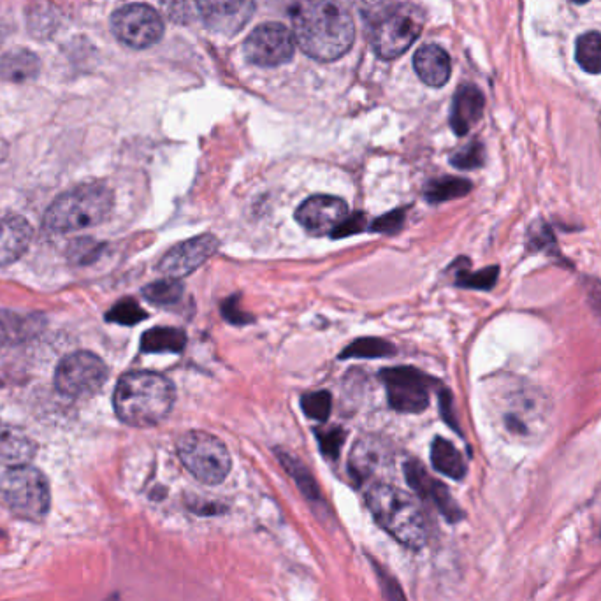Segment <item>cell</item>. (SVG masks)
I'll return each instance as SVG.
<instances>
[{
  "mask_svg": "<svg viewBox=\"0 0 601 601\" xmlns=\"http://www.w3.org/2000/svg\"><path fill=\"white\" fill-rule=\"evenodd\" d=\"M290 23L299 48L319 62L343 57L354 44V20L336 0H296Z\"/></svg>",
  "mask_w": 601,
  "mask_h": 601,
  "instance_id": "cell-1",
  "label": "cell"
},
{
  "mask_svg": "<svg viewBox=\"0 0 601 601\" xmlns=\"http://www.w3.org/2000/svg\"><path fill=\"white\" fill-rule=\"evenodd\" d=\"M113 405L118 419L134 428H152L174 405V387L164 375L131 371L118 380Z\"/></svg>",
  "mask_w": 601,
  "mask_h": 601,
  "instance_id": "cell-2",
  "label": "cell"
},
{
  "mask_svg": "<svg viewBox=\"0 0 601 601\" xmlns=\"http://www.w3.org/2000/svg\"><path fill=\"white\" fill-rule=\"evenodd\" d=\"M366 501L375 521L408 549H422L428 542L426 515L403 489L377 482L366 493Z\"/></svg>",
  "mask_w": 601,
  "mask_h": 601,
  "instance_id": "cell-3",
  "label": "cell"
},
{
  "mask_svg": "<svg viewBox=\"0 0 601 601\" xmlns=\"http://www.w3.org/2000/svg\"><path fill=\"white\" fill-rule=\"evenodd\" d=\"M113 203V192L99 183L69 190L46 210L43 229L51 234H66L95 227L108 218Z\"/></svg>",
  "mask_w": 601,
  "mask_h": 601,
  "instance_id": "cell-4",
  "label": "cell"
},
{
  "mask_svg": "<svg viewBox=\"0 0 601 601\" xmlns=\"http://www.w3.org/2000/svg\"><path fill=\"white\" fill-rule=\"evenodd\" d=\"M0 498L16 517L43 521L51 503L48 478L29 464L15 466L0 477Z\"/></svg>",
  "mask_w": 601,
  "mask_h": 601,
  "instance_id": "cell-5",
  "label": "cell"
},
{
  "mask_svg": "<svg viewBox=\"0 0 601 601\" xmlns=\"http://www.w3.org/2000/svg\"><path fill=\"white\" fill-rule=\"evenodd\" d=\"M183 466L206 486L222 484L231 473V454L222 440L206 431H189L178 440Z\"/></svg>",
  "mask_w": 601,
  "mask_h": 601,
  "instance_id": "cell-6",
  "label": "cell"
},
{
  "mask_svg": "<svg viewBox=\"0 0 601 601\" xmlns=\"http://www.w3.org/2000/svg\"><path fill=\"white\" fill-rule=\"evenodd\" d=\"M422 18L412 6H389L371 22V46L385 60L403 55L420 36Z\"/></svg>",
  "mask_w": 601,
  "mask_h": 601,
  "instance_id": "cell-7",
  "label": "cell"
},
{
  "mask_svg": "<svg viewBox=\"0 0 601 601\" xmlns=\"http://www.w3.org/2000/svg\"><path fill=\"white\" fill-rule=\"evenodd\" d=\"M108 380V366L92 352L67 355L55 371V387L67 398H88Z\"/></svg>",
  "mask_w": 601,
  "mask_h": 601,
  "instance_id": "cell-8",
  "label": "cell"
},
{
  "mask_svg": "<svg viewBox=\"0 0 601 601\" xmlns=\"http://www.w3.org/2000/svg\"><path fill=\"white\" fill-rule=\"evenodd\" d=\"M111 30L120 43L145 50L164 36V22L159 13L146 4H127L111 16Z\"/></svg>",
  "mask_w": 601,
  "mask_h": 601,
  "instance_id": "cell-9",
  "label": "cell"
},
{
  "mask_svg": "<svg viewBox=\"0 0 601 601\" xmlns=\"http://www.w3.org/2000/svg\"><path fill=\"white\" fill-rule=\"evenodd\" d=\"M243 50L254 66H282L294 57L296 39L292 30L282 23H264L247 37Z\"/></svg>",
  "mask_w": 601,
  "mask_h": 601,
  "instance_id": "cell-10",
  "label": "cell"
},
{
  "mask_svg": "<svg viewBox=\"0 0 601 601\" xmlns=\"http://www.w3.org/2000/svg\"><path fill=\"white\" fill-rule=\"evenodd\" d=\"M389 403L396 412L420 413L429 405L431 378L415 368H389L380 373Z\"/></svg>",
  "mask_w": 601,
  "mask_h": 601,
  "instance_id": "cell-11",
  "label": "cell"
},
{
  "mask_svg": "<svg viewBox=\"0 0 601 601\" xmlns=\"http://www.w3.org/2000/svg\"><path fill=\"white\" fill-rule=\"evenodd\" d=\"M204 25L222 36H234L254 16L255 0H196Z\"/></svg>",
  "mask_w": 601,
  "mask_h": 601,
  "instance_id": "cell-12",
  "label": "cell"
},
{
  "mask_svg": "<svg viewBox=\"0 0 601 601\" xmlns=\"http://www.w3.org/2000/svg\"><path fill=\"white\" fill-rule=\"evenodd\" d=\"M217 250L218 239L213 234H201L167 250L157 268L167 278L180 280L183 276L190 275L197 268H201Z\"/></svg>",
  "mask_w": 601,
  "mask_h": 601,
  "instance_id": "cell-13",
  "label": "cell"
},
{
  "mask_svg": "<svg viewBox=\"0 0 601 601\" xmlns=\"http://www.w3.org/2000/svg\"><path fill=\"white\" fill-rule=\"evenodd\" d=\"M347 217V204L340 197L334 196L310 197L296 211L297 222L315 236H333V232Z\"/></svg>",
  "mask_w": 601,
  "mask_h": 601,
  "instance_id": "cell-14",
  "label": "cell"
},
{
  "mask_svg": "<svg viewBox=\"0 0 601 601\" xmlns=\"http://www.w3.org/2000/svg\"><path fill=\"white\" fill-rule=\"evenodd\" d=\"M405 477L413 491L419 494L420 498L431 501L447 521L457 522L463 519V510L450 496L449 489L431 477L419 461H408L405 464Z\"/></svg>",
  "mask_w": 601,
  "mask_h": 601,
  "instance_id": "cell-15",
  "label": "cell"
},
{
  "mask_svg": "<svg viewBox=\"0 0 601 601\" xmlns=\"http://www.w3.org/2000/svg\"><path fill=\"white\" fill-rule=\"evenodd\" d=\"M34 238L32 225L20 215H0V268L18 261Z\"/></svg>",
  "mask_w": 601,
  "mask_h": 601,
  "instance_id": "cell-16",
  "label": "cell"
},
{
  "mask_svg": "<svg viewBox=\"0 0 601 601\" xmlns=\"http://www.w3.org/2000/svg\"><path fill=\"white\" fill-rule=\"evenodd\" d=\"M486 106L484 94L475 85H463L457 90L452 104L450 125L457 136H464L482 118Z\"/></svg>",
  "mask_w": 601,
  "mask_h": 601,
  "instance_id": "cell-17",
  "label": "cell"
},
{
  "mask_svg": "<svg viewBox=\"0 0 601 601\" xmlns=\"http://www.w3.org/2000/svg\"><path fill=\"white\" fill-rule=\"evenodd\" d=\"M391 456L384 442L377 438H363L355 443L354 450L350 454V473L355 480L364 482L371 475H375L385 464H389Z\"/></svg>",
  "mask_w": 601,
  "mask_h": 601,
  "instance_id": "cell-18",
  "label": "cell"
},
{
  "mask_svg": "<svg viewBox=\"0 0 601 601\" xmlns=\"http://www.w3.org/2000/svg\"><path fill=\"white\" fill-rule=\"evenodd\" d=\"M413 67L420 80L429 87H443L452 73L450 57L438 44H426L419 48L413 57Z\"/></svg>",
  "mask_w": 601,
  "mask_h": 601,
  "instance_id": "cell-19",
  "label": "cell"
},
{
  "mask_svg": "<svg viewBox=\"0 0 601 601\" xmlns=\"http://www.w3.org/2000/svg\"><path fill=\"white\" fill-rule=\"evenodd\" d=\"M36 443L23 429L0 420V463L25 466L36 456Z\"/></svg>",
  "mask_w": 601,
  "mask_h": 601,
  "instance_id": "cell-20",
  "label": "cell"
},
{
  "mask_svg": "<svg viewBox=\"0 0 601 601\" xmlns=\"http://www.w3.org/2000/svg\"><path fill=\"white\" fill-rule=\"evenodd\" d=\"M37 73H39V58L30 50L15 48L4 53V57L0 58V78L4 80L23 83L36 78Z\"/></svg>",
  "mask_w": 601,
  "mask_h": 601,
  "instance_id": "cell-21",
  "label": "cell"
},
{
  "mask_svg": "<svg viewBox=\"0 0 601 601\" xmlns=\"http://www.w3.org/2000/svg\"><path fill=\"white\" fill-rule=\"evenodd\" d=\"M187 343V334L178 327H153L141 336V350L146 354H178Z\"/></svg>",
  "mask_w": 601,
  "mask_h": 601,
  "instance_id": "cell-22",
  "label": "cell"
},
{
  "mask_svg": "<svg viewBox=\"0 0 601 601\" xmlns=\"http://www.w3.org/2000/svg\"><path fill=\"white\" fill-rule=\"evenodd\" d=\"M431 463L445 477L463 480L466 475V463L461 452L443 438H436L431 445Z\"/></svg>",
  "mask_w": 601,
  "mask_h": 601,
  "instance_id": "cell-23",
  "label": "cell"
},
{
  "mask_svg": "<svg viewBox=\"0 0 601 601\" xmlns=\"http://www.w3.org/2000/svg\"><path fill=\"white\" fill-rule=\"evenodd\" d=\"M276 456H278V461L282 463L285 471H287L290 477H292V480L296 482L299 491L305 494L306 500H322V494H320L319 486H317V480L313 478L312 471L308 470L305 464L301 463L297 457L292 456L287 450L276 449Z\"/></svg>",
  "mask_w": 601,
  "mask_h": 601,
  "instance_id": "cell-24",
  "label": "cell"
},
{
  "mask_svg": "<svg viewBox=\"0 0 601 601\" xmlns=\"http://www.w3.org/2000/svg\"><path fill=\"white\" fill-rule=\"evenodd\" d=\"M471 189H473V185L470 180L445 176V178H438V180L428 183L424 196L429 203H445V201H452V199H459V197L470 194Z\"/></svg>",
  "mask_w": 601,
  "mask_h": 601,
  "instance_id": "cell-25",
  "label": "cell"
},
{
  "mask_svg": "<svg viewBox=\"0 0 601 601\" xmlns=\"http://www.w3.org/2000/svg\"><path fill=\"white\" fill-rule=\"evenodd\" d=\"M575 58L586 73H601V34L600 32H586L577 39Z\"/></svg>",
  "mask_w": 601,
  "mask_h": 601,
  "instance_id": "cell-26",
  "label": "cell"
},
{
  "mask_svg": "<svg viewBox=\"0 0 601 601\" xmlns=\"http://www.w3.org/2000/svg\"><path fill=\"white\" fill-rule=\"evenodd\" d=\"M143 296L155 306H174L183 297V283L178 278H164L146 285Z\"/></svg>",
  "mask_w": 601,
  "mask_h": 601,
  "instance_id": "cell-27",
  "label": "cell"
},
{
  "mask_svg": "<svg viewBox=\"0 0 601 601\" xmlns=\"http://www.w3.org/2000/svg\"><path fill=\"white\" fill-rule=\"evenodd\" d=\"M396 348L380 338H359L352 341L340 354V359H378L394 354Z\"/></svg>",
  "mask_w": 601,
  "mask_h": 601,
  "instance_id": "cell-28",
  "label": "cell"
},
{
  "mask_svg": "<svg viewBox=\"0 0 601 601\" xmlns=\"http://www.w3.org/2000/svg\"><path fill=\"white\" fill-rule=\"evenodd\" d=\"M146 317L148 315H146L145 310L134 299H124L109 310L106 320L120 324V326H136L139 322H143Z\"/></svg>",
  "mask_w": 601,
  "mask_h": 601,
  "instance_id": "cell-29",
  "label": "cell"
},
{
  "mask_svg": "<svg viewBox=\"0 0 601 601\" xmlns=\"http://www.w3.org/2000/svg\"><path fill=\"white\" fill-rule=\"evenodd\" d=\"M498 273H500L498 266L482 269L477 273L457 271L456 283L464 289L491 290L498 282Z\"/></svg>",
  "mask_w": 601,
  "mask_h": 601,
  "instance_id": "cell-30",
  "label": "cell"
},
{
  "mask_svg": "<svg viewBox=\"0 0 601 601\" xmlns=\"http://www.w3.org/2000/svg\"><path fill=\"white\" fill-rule=\"evenodd\" d=\"M301 406L310 419L326 422L331 415L333 399L327 391L310 392L301 398Z\"/></svg>",
  "mask_w": 601,
  "mask_h": 601,
  "instance_id": "cell-31",
  "label": "cell"
},
{
  "mask_svg": "<svg viewBox=\"0 0 601 601\" xmlns=\"http://www.w3.org/2000/svg\"><path fill=\"white\" fill-rule=\"evenodd\" d=\"M484 160H486V152H484L482 143H478V141H473L470 145L464 146L450 157L452 166L461 169V171H471V169L482 167L484 166Z\"/></svg>",
  "mask_w": 601,
  "mask_h": 601,
  "instance_id": "cell-32",
  "label": "cell"
},
{
  "mask_svg": "<svg viewBox=\"0 0 601 601\" xmlns=\"http://www.w3.org/2000/svg\"><path fill=\"white\" fill-rule=\"evenodd\" d=\"M315 435L319 438L320 450H322L324 456L331 457V459H336V457L340 456L341 447H343V442H345V431L343 429L338 428V426L317 429Z\"/></svg>",
  "mask_w": 601,
  "mask_h": 601,
  "instance_id": "cell-33",
  "label": "cell"
},
{
  "mask_svg": "<svg viewBox=\"0 0 601 601\" xmlns=\"http://www.w3.org/2000/svg\"><path fill=\"white\" fill-rule=\"evenodd\" d=\"M405 208H401V210H394L391 213H387L384 217L377 218L373 224H371V229L375 232H387V234H392V232H398L403 224H405Z\"/></svg>",
  "mask_w": 601,
  "mask_h": 601,
  "instance_id": "cell-34",
  "label": "cell"
},
{
  "mask_svg": "<svg viewBox=\"0 0 601 601\" xmlns=\"http://www.w3.org/2000/svg\"><path fill=\"white\" fill-rule=\"evenodd\" d=\"M373 566L378 573V580H380V586H382V593H384L387 601H406L405 594L401 591L398 582L392 579L389 573L385 572L384 568H380L377 565V561H373Z\"/></svg>",
  "mask_w": 601,
  "mask_h": 601,
  "instance_id": "cell-35",
  "label": "cell"
},
{
  "mask_svg": "<svg viewBox=\"0 0 601 601\" xmlns=\"http://www.w3.org/2000/svg\"><path fill=\"white\" fill-rule=\"evenodd\" d=\"M366 229V217L364 213H355V215H348L343 224L333 232V238H347L352 234H359Z\"/></svg>",
  "mask_w": 601,
  "mask_h": 601,
  "instance_id": "cell-36",
  "label": "cell"
},
{
  "mask_svg": "<svg viewBox=\"0 0 601 601\" xmlns=\"http://www.w3.org/2000/svg\"><path fill=\"white\" fill-rule=\"evenodd\" d=\"M222 313H224L225 320H229L234 326H245V324H250L254 320L248 313L243 312L239 308L236 297H231V299L225 301L224 305H222Z\"/></svg>",
  "mask_w": 601,
  "mask_h": 601,
  "instance_id": "cell-37",
  "label": "cell"
},
{
  "mask_svg": "<svg viewBox=\"0 0 601 601\" xmlns=\"http://www.w3.org/2000/svg\"><path fill=\"white\" fill-rule=\"evenodd\" d=\"M529 248L531 250H547L549 245H554V238H552V232L549 227H542V229H531L529 232Z\"/></svg>",
  "mask_w": 601,
  "mask_h": 601,
  "instance_id": "cell-38",
  "label": "cell"
},
{
  "mask_svg": "<svg viewBox=\"0 0 601 601\" xmlns=\"http://www.w3.org/2000/svg\"><path fill=\"white\" fill-rule=\"evenodd\" d=\"M440 410H442L443 419L447 424L452 426V429L459 431V424H457L456 413H454V401H452V394L447 389H443L440 392Z\"/></svg>",
  "mask_w": 601,
  "mask_h": 601,
  "instance_id": "cell-39",
  "label": "cell"
},
{
  "mask_svg": "<svg viewBox=\"0 0 601 601\" xmlns=\"http://www.w3.org/2000/svg\"><path fill=\"white\" fill-rule=\"evenodd\" d=\"M586 290L587 297H589V303H591V308H593L594 313L601 319V283L589 280V282H587Z\"/></svg>",
  "mask_w": 601,
  "mask_h": 601,
  "instance_id": "cell-40",
  "label": "cell"
},
{
  "mask_svg": "<svg viewBox=\"0 0 601 601\" xmlns=\"http://www.w3.org/2000/svg\"><path fill=\"white\" fill-rule=\"evenodd\" d=\"M9 340H11L9 326L6 324V320L0 319V350L8 345Z\"/></svg>",
  "mask_w": 601,
  "mask_h": 601,
  "instance_id": "cell-41",
  "label": "cell"
},
{
  "mask_svg": "<svg viewBox=\"0 0 601 601\" xmlns=\"http://www.w3.org/2000/svg\"><path fill=\"white\" fill-rule=\"evenodd\" d=\"M572 2H575V4H586L589 0H572Z\"/></svg>",
  "mask_w": 601,
  "mask_h": 601,
  "instance_id": "cell-42",
  "label": "cell"
}]
</instances>
